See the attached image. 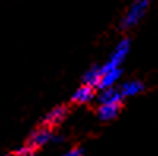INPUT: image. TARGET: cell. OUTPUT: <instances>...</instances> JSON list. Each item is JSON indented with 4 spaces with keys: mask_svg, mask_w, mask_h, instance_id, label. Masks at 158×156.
Here are the masks:
<instances>
[{
    "mask_svg": "<svg viewBox=\"0 0 158 156\" xmlns=\"http://www.w3.org/2000/svg\"><path fill=\"white\" fill-rule=\"evenodd\" d=\"M149 8V2L147 0H136V2L128 8V11L125 13L123 21H122V27L123 29H131L144 18L146 11Z\"/></svg>",
    "mask_w": 158,
    "mask_h": 156,
    "instance_id": "cell-1",
    "label": "cell"
},
{
    "mask_svg": "<svg viewBox=\"0 0 158 156\" xmlns=\"http://www.w3.org/2000/svg\"><path fill=\"white\" fill-rule=\"evenodd\" d=\"M128 50H130V40H122L120 43H118L115 46V49L112 50V54L109 55L108 62L103 65V70H112V68H120V65L122 62L125 60L127 54H128Z\"/></svg>",
    "mask_w": 158,
    "mask_h": 156,
    "instance_id": "cell-2",
    "label": "cell"
},
{
    "mask_svg": "<svg viewBox=\"0 0 158 156\" xmlns=\"http://www.w3.org/2000/svg\"><path fill=\"white\" fill-rule=\"evenodd\" d=\"M51 139H52V133H51V129L46 126V128H41V129H36V131L30 136L27 145H30L32 148H40V147L46 145Z\"/></svg>",
    "mask_w": 158,
    "mask_h": 156,
    "instance_id": "cell-3",
    "label": "cell"
},
{
    "mask_svg": "<svg viewBox=\"0 0 158 156\" xmlns=\"http://www.w3.org/2000/svg\"><path fill=\"white\" fill-rule=\"evenodd\" d=\"M94 96H95L94 87L84 84V85H81V87H79L76 92L73 93L71 99H73V102H76V104H85V102H89V101L94 99Z\"/></svg>",
    "mask_w": 158,
    "mask_h": 156,
    "instance_id": "cell-4",
    "label": "cell"
},
{
    "mask_svg": "<svg viewBox=\"0 0 158 156\" xmlns=\"http://www.w3.org/2000/svg\"><path fill=\"white\" fill-rule=\"evenodd\" d=\"M122 98L123 96L120 93V90H117L114 87H106V88H103V92L100 93L98 101H100V104H120Z\"/></svg>",
    "mask_w": 158,
    "mask_h": 156,
    "instance_id": "cell-5",
    "label": "cell"
},
{
    "mask_svg": "<svg viewBox=\"0 0 158 156\" xmlns=\"http://www.w3.org/2000/svg\"><path fill=\"white\" fill-rule=\"evenodd\" d=\"M103 70V68H101ZM120 68H112V70H103V76L100 81V88H106V87H112L118 79H120Z\"/></svg>",
    "mask_w": 158,
    "mask_h": 156,
    "instance_id": "cell-6",
    "label": "cell"
},
{
    "mask_svg": "<svg viewBox=\"0 0 158 156\" xmlns=\"http://www.w3.org/2000/svg\"><path fill=\"white\" fill-rule=\"evenodd\" d=\"M120 112V104H101L98 107V117L103 122L114 120Z\"/></svg>",
    "mask_w": 158,
    "mask_h": 156,
    "instance_id": "cell-7",
    "label": "cell"
},
{
    "mask_svg": "<svg viewBox=\"0 0 158 156\" xmlns=\"http://www.w3.org/2000/svg\"><path fill=\"white\" fill-rule=\"evenodd\" d=\"M67 107H63V106H59V107H54L48 115H46V118H44V123L48 126H56L59 125L65 117H67Z\"/></svg>",
    "mask_w": 158,
    "mask_h": 156,
    "instance_id": "cell-8",
    "label": "cell"
},
{
    "mask_svg": "<svg viewBox=\"0 0 158 156\" xmlns=\"http://www.w3.org/2000/svg\"><path fill=\"white\" fill-rule=\"evenodd\" d=\"M142 88H144L142 82H139V81H128V82H125L122 85L120 93H122V96H135V95L142 92Z\"/></svg>",
    "mask_w": 158,
    "mask_h": 156,
    "instance_id": "cell-9",
    "label": "cell"
},
{
    "mask_svg": "<svg viewBox=\"0 0 158 156\" xmlns=\"http://www.w3.org/2000/svg\"><path fill=\"white\" fill-rule=\"evenodd\" d=\"M101 76H103V70L98 66L90 68L85 74H84V84L92 85V87H98L100 81H101Z\"/></svg>",
    "mask_w": 158,
    "mask_h": 156,
    "instance_id": "cell-10",
    "label": "cell"
},
{
    "mask_svg": "<svg viewBox=\"0 0 158 156\" xmlns=\"http://www.w3.org/2000/svg\"><path fill=\"white\" fill-rule=\"evenodd\" d=\"M33 151H35V148H32L30 145H24L16 151V154L18 156H33Z\"/></svg>",
    "mask_w": 158,
    "mask_h": 156,
    "instance_id": "cell-11",
    "label": "cell"
},
{
    "mask_svg": "<svg viewBox=\"0 0 158 156\" xmlns=\"http://www.w3.org/2000/svg\"><path fill=\"white\" fill-rule=\"evenodd\" d=\"M65 156H84V153H82L81 148H73V150H70Z\"/></svg>",
    "mask_w": 158,
    "mask_h": 156,
    "instance_id": "cell-12",
    "label": "cell"
}]
</instances>
